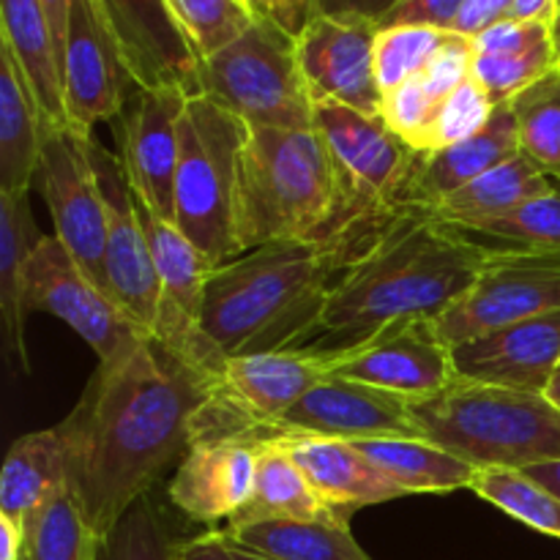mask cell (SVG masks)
I'll return each instance as SVG.
<instances>
[{
  "mask_svg": "<svg viewBox=\"0 0 560 560\" xmlns=\"http://www.w3.org/2000/svg\"><path fill=\"white\" fill-rule=\"evenodd\" d=\"M60 80L66 120L74 135H93L98 124L118 118L137 88L118 36L96 0H71Z\"/></svg>",
  "mask_w": 560,
  "mask_h": 560,
  "instance_id": "7c38bea8",
  "label": "cell"
},
{
  "mask_svg": "<svg viewBox=\"0 0 560 560\" xmlns=\"http://www.w3.org/2000/svg\"><path fill=\"white\" fill-rule=\"evenodd\" d=\"M498 104H492V98L487 96L485 88L470 77L454 93H448L435 109V118H432L430 131H427L424 140V153H435L441 148L457 145V142L474 137L487 120L492 118Z\"/></svg>",
  "mask_w": 560,
  "mask_h": 560,
  "instance_id": "60d3db41",
  "label": "cell"
},
{
  "mask_svg": "<svg viewBox=\"0 0 560 560\" xmlns=\"http://www.w3.org/2000/svg\"><path fill=\"white\" fill-rule=\"evenodd\" d=\"M27 195L0 191V320L3 342L11 355L27 370L25 348V268L42 241Z\"/></svg>",
  "mask_w": 560,
  "mask_h": 560,
  "instance_id": "4dcf8cb0",
  "label": "cell"
},
{
  "mask_svg": "<svg viewBox=\"0 0 560 560\" xmlns=\"http://www.w3.org/2000/svg\"><path fill=\"white\" fill-rule=\"evenodd\" d=\"M470 77H474V38L452 33L446 44L435 52V58L430 60V66L421 71L419 80L424 82L430 96L441 104L448 93L457 91Z\"/></svg>",
  "mask_w": 560,
  "mask_h": 560,
  "instance_id": "7bdbcfd3",
  "label": "cell"
},
{
  "mask_svg": "<svg viewBox=\"0 0 560 560\" xmlns=\"http://www.w3.org/2000/svg\"><path fill=\"white\" fill-rule=\"evenodd\" d=\"M350 262L334 241L266 244L211 271L200 328L219 361L299 348L320 331L323 306Z\"/></svg>",
  "mask_w": 560,
  "mask_h": 560,
  "instance_id": "3957f363",
  "label": "cell"
},
{
  "mask_svg": "<svg viewBox=\"0 0 560 560\" xmlns=\"http://www.w3.org/2000/svg\"><path fill=\"white\" fill-rule=\"evenodd\" d=\"M337 350L290 348L228 359L213 377V392L262 430H277L293 405L334 375Z\"/></svg>",
  "mask_w": 560,
  "mask_h": 560,
  "instance_id": "ffe728a7",
  "label": "cell"
},
{
  "mask_svg": "<svg viewBox=\"0 0 560 560\" xmlns=\"http://www.w3.org/2000/svg\"><path fill=\"white\" fill-rule=\"evenodd\" d=\"M520 153L550 178H560V66L512 98Z\"/></svg>",
  "mask_w": 560,
  "mask_h": 560,
  "instance_id": "836d02e7",
  "label": "cell"
},
{
  "mask_svg": "<svg viewBox=\"0 0 560 560\" xmlns=\"http://www.w3.org/2000/svg\"><path fill=\"white\" fill-rule=\"evenodd\" d=\"M186 102L189 93L184 88L137 85L115 118L118 159L131 191L167 222L175 219L173 189Z\"/></svg>",
  "mask_w": 560,
  "mask_h": 560,
  "instance_id": "e0dca14e",
  "label": "cell"
},
{
  "mask_svg": "<svg viewBox=\"0 0 560 560\" xmlns=\"http://www.w3.org/2000/svg\"><path fill=\"white\" fill-rule=\"evenodd\" d=\"M470 235L495 241L501 249L560 255V178H552L550 191L534 197L509 217L495 219Z\"/></svg>",
  "mask_w": 560,
  "mask_h": 560,
  "instance_id": "f35d334b",
  "label": "cell"
},
{
  "mask_svg": "<svg viewBox=\"0 0 560 560\" xmlns=\"http://www.w3.org/2000/svg\"><path fill=\"white\" fill-rule=\"evenodd\" d=\"M175 545L167 523L145 495L104 536L98 560H175Z\"/></svg>",
  "mask_w": 560,
  "mask_h": 560,
  "instance_id": "ab89813d",
  "label": "cell"
},
{
  "mask_svg": "<svg viewBox=\"0 0 560 560\" xmlns=\"http://www.w3.org/2000/svg\"><path fill=\"white\" fill-rule=\"evenodd\" d=\"M277 430L348 443L372 438H424L410 399L339 375L317 383L284 413Z\"/></svg>",
  "mask_w": 560,
  "mask_h": 560,
  "instance_id": "d6986e66",
  "label": "cell"
},
{
  "mask_svg": "<svg viewBox=\"0 0 560 560\" xmlns=\"http://www.w3.org/2000/svg\"><path fill=\"white\" fill-rule=\"evenodd\" d=\"M402 0H315L317 14L331 16H361L381 25Z\"/></svg>",
  "mask_w": 560,
  "mask_h": 560,
  "instance_id": "c3c4849f",
  "label": "cell"
},
{
  "mask_svg": "<svg viewBox=\"0 0 560 560\" xmlns=\"http://www.w3.org/2000/svg\"><path fill=\"white\" fill-rule=\"evenodd\" d=\"M85 145L107 208V246H104L107 290L124 306L126 315L153 339L159 315V277L148 235L135 208V191L118 156H109L93 135L85 137Z\"/></svg>",
  "mask_w": 560,
  "mask_h": 560,
  "instance_id": "2e32d148",
  "label": "cell"
},
{
  "mask_svg": "<svg viewBox=\"0 0 560 560\" xmlns=\"http://www.w3.org/2000/svg\"><path fill=\"white\" fill-rule=\"evenodd\" d=\"M438 102L430 96L424 82L416 80L405 82V85L394 88L383 96V115L388 129L408 142L416 153H424L427 131H430L432 118H435Z\"/></svg>",
  "mask_w": 560,
  "mask_h": 560,
  "instance_id": "b9f144b4",
  "label": "cell"
},
{
  "mask_svg": "<svg viewBox=\"0 0 560 560\" xmlns=\"http://www.w3.org/2000/svg\"><path fill=\"white\" fill-rule=\"evenodd\" d=\"M545 397L550 399V402L556 405V408L560 410V366H558L556 377H552V383H550V388H547V394H545Z\"/></svg>",
  "mask_w": 560,
  "mask_h": 560,
  "instance_id": "db71d44e",
  "label": "cell"
},
{
  "mask_svg": "<svg viewBox=\"0 0 560 560\" xmlns=\"http://www.w3.org/2000/svg\"><path fill=\"white\" fill-rule=\"evenodd\" d=\"M552 36H556V47L560 44V0L556 5V20H552Z\"/></svg>",
  "mask_w": 560,
  "mask_h": 560,
  "instance_id": "11a10c76",
  "label": "cell"
},
{
  "mask_svg": "<svg viewBox=\"0 0 560 560\" xmlns=\"http://www.w3.org/2000/svg\"><path fill=\"white\" fill-rule=\"evenodd\" d=\"M197 60H206L244 36L257 20L246 0H167Z\"/></svg>",
  "mask_w": 560,
  "mask_h": 560,
  "instance_id": "8d00e7d4",
  "label": "cell"
},
{
  "mask_svg": "<svg viewBox=\"0 0 560 560\" xmlns=\"http://www.w3.org/2000/svg\"><path fill=\"white\" fill-rule=\"evenodd\" d=\"M140 88H184L197 96L200 60L167 0H96Z\"/></svg>",
  "mask_w": 560,
  "mask_h": 560,
  "instance_id": "7402d4cb",
  "label": "cell"
},
{
  "mask_svg": "<svg viewBox=\"0 0 560 560\" xmlns=\"http://www.w3.org/2000/svg\"><path fill=\"white\" fill-rule=\"evenodd\" d=\"M44 11H47L49 22H52L55 42H58V55L63 58V44H66V25H69V5L71 0H42Z\"/></svg>",
  "mask_w": 560,
  "mask_h": 560,
  "instance_id": "816d5d0a",
  "label": "cell"
},
{
  "mask_svg": "<svg viewBox=\"0 0 560 560\" xmlns=\"http://www.w3.org/2000/svg\"><path fill=\"white\" fill-rule=\"evenodd\" d=\"M85 137L71 129H47L36 184L52 213L55 238L85 268L93 282L107 290V208L88 156Z\"/></svg>",
  "mask_w": 560,
  "mask_h": 560,
  "instance_id": "4fadbf2b",
  "label": "cell"
},
{
  "mask_svg": "<svg viewBox=\"0 0 560 560\" xmlns=\"http://www.w3.org/2000/svg\"><path fill=\"white\" fill-rule=\"evenodd\" d=\"M345 517L334 512L326 501L306 481L304 470L295 459L279 446L273 438L262 441L260 457H257L255 487L252 498L235 520L228 525L260 523V520H331ZM348 520V517H345Z\"/></svg>",
  "mask_w": 560,
  "mask_h": 560,
  "instance_id": "1f68e13d",
  "label": "cell"
},
{
  "mask_svg": "<svg viewBox=\"0 0 560 560\" xmlns=\"http://www.w3.org/2000/svg\"><path fill=\"white\" fill-rule=\"evenodd\" d=\"M135 208L148 235L159 277V315L153 326V342L197 375L213 381L222 370V361L213 355L211 345L202 337L200 317L208 277L217 266L173 222L153 213L137 195Z\"/></svg>",
  "mask_w": 560,
  "mask_h": 560,
  "instance_id": "30bf717a",
  "label": "cell"
},
{
  "mask_svg": "<svg viewBox=\"0 0 560 560\" xmlns=\"http://www.w3.org/2000/svg\"><path fill=\"white\" fill-rule=\"evenodd\" d=\"M470 0H402L381 27L388 25H427L441 27V31H454L459 14L465 11Z\"/></svg>",
  "mask_w": 560,
  "mask_h": 560,
  "instance_id": "ee69618b",
  "label": "cell"
},
{
  "mask_svg": "<svg viewBox=\"0 0 560 560\" xmlns=\"http://www.w3.org/2000/svg\"><path fill=\"white\" fill-rule=\"evenodd\" d=\"M25 310L58 317L98 361L126 353L148 334L131 320L124 306L88 277L55 235H44L25 268Z\"/></svg>",
  "mask_w": 560,
  "mask_h": 560,
  "instance_id": "8fae6325",
  "label": "cell"
},
{
  "mask_svg": "<svg viewBox=\"0 0 560 560\" xmlns=\"http://www.w3.org/2000/svg\"><path fill=\"white\" fill-rule=\"evenodd\" d=\"M463 381L547 394L560 366V310L452 348Z\"/></svg>",
  "mask_w": 560,
  "mask_h": 560,
  "instance_id": "44dd1931",
  "label": "cell"
},
{
  "mask_svg": "<svg viewBox=\"0 0 560 560\" xmlns=\"http://www.w3.org/2000/svg\"><path fill=\"white\" fill-rule=\"evenodd\" d=\"M213 381L175 361L151 337L98 361L80 402L60 421L69 487L88 523L107 536L191 446Z\"/></svg>",
  "mask_w": 560,
  "mask_h": 560,
  "instance_id": "6da1fadb",
  "label": "cell"
},
{
  "mask_svg": "<svg viewBox=\"0 0 560 560\" xmlns=\"http://www.w3.org/2000/svg\"><path fill=\"white\" fill-rule=\"evenodd\" d=\"M355 448L399 487L405 495L413 492H454L474 485L479 468L465 463L427 438H372L355 441Z\"/></svg>",
  "mask_w": 560,
  "mask_h": 560,
  "instance_id": "f546056e",
  "label": "cell"
},
{
  "mask_svg": "<svg viewBox=\"0 0 560 560\" xmlns=\"http://www.w3.org/2000/svg\"><path fill=\"white\" fill-rule=\"evenodd\" d=\"M560 310V255L492 249L463 299L454 301L435 328L448 348L512 323Z\"/></svg>",
  "mask_w": 560,
  "mask_h": 560,
  "instance_id": "9c48e42d",
  "label": "cell"
},
{
  "mask_svg": "<svg viewBox=\"0 0 560 560\" xmlns=\"http://www.w3.org/2000/svg\"><path fill=\"white\" fill-rule=\"evenodd\" d=\"M312 126L326 142L342 191L339 244L355 257L405 206L421 153L399 140L383 118L339 102H315Z\"/></svg>",
  "mask_w": 560,
  "mask_h": 560,
  "instance_id": "52a82bcc",
  "label": "cell"
},
{
  "mask_svg": "<svg viewBox=\"0 0 560 560\" xmlns=\"http://www.w3.org/2000/svg\"><path fill=\"white\" fill-rule=\"evenodd\" d=\"M520 153V131L512 104H498L492 118L468 140L441 148L435 153L419 156L416 173L410 178L405 206L432 208L443 197L454 195L479 175L490 173L498 164L509 162Z\"/></svg>",
  "mask_w": 560,
  "mask_h": 560,
  "instance_id": "cb8c5ba5",
  "label": "cell"
},
{
  "mask_svg": "<svg viewBox=\"0 0 560 560\" xmlns=\"http://www.w3.org/2000/svg\"><path fill=\"white\" fill-rule=\"evenodd\" d=\"M470 490L517 523L560 539V498L517 468H481Z\"/></svg>",
  "mask_w": 560,
  "mask_h": 560,
  "instance_id": "e575fe53",
  "label": "cell"
},
{
  "mask_svg": "<svg viewBox=\"0 0 560 560\" xmlns=\"http://www.w3.org/2000/svg\"><path fill=\"white\" fill-rule=\"evenodd\" d=\"M339 224H342V191L326 142L315 126L310 129H252L249 126L238 184L241 255L266 244H299V241L339 244Z\"/></svg>",
  "mask_w": 560,
  "mask_h": 560,
  "instance_id": "277c9868",
  "label": "cell"
},
{
  "mask_svg": "<svg viewBox=\"0 0 560 560\" xmlns=\"http://www.w3.org/2000/svg\"><path fill=\"white\" fill-rule=\"evenodd\" d=\"M550 175H545L534 162L517 153L509 162L492 167L490 173L465 184L454 195L443 197L430 211L446 228L470 235L485 228V224L495 222V219L509 217L534 197L550 191Z\"/></svg>",
  "mask_w": 560,
  "mask_h": 560,
  "instance_id": "4316f807",
  "label": "cell"
},
{
  "mask_svg": "<svg viewBox=\"0 0 560 560\" xmlns=\"http://www.w3.org/2000/svg\"><path fill=\"white\" fill-rule=\"evenodd\" d=\"M273 432L262 427L197 432L167 485L173 506L206 525L238 517L252 498L262 441Z\"/></svg>",
  "mask_w": 560,
  "mask_h": 560,
  "instance_id": "5bb4252c",
  "label": "cell"
},
{
  "mask_svg": "<svg viewBox=\"0 0 560 560\" xmlns=\"http://www.w3.org/2000/svg\"><path fill=\"white\" fill-rule=\"evenodd\" d=\"M558 58H560V44H558Z\"/></svg>",
  "mask_w": 560,
  "mask_h": 560,
  "instance_id": "9f6ffc18",
  "label": "cell"
},
{
  "mask_svg": "<svg viewBox=\"0 0 560 560\" xmlns=\"http://www.w3.org/2000/svg\"><path fill=\"white\" fill-rule=\"evenodd\" d=\"M558 66L556 38H547L514 52H474V80L485 88L492 104H506Z\"/></svg>",
  "mask_w": 560,
  "mask_h": 560,
  "instance_id": "74e56055",
  "label": "cell"
},
{
  "mask_svg": "<svg viewBox=\"0 0 560 560\" xmlns=\"http://www.w3.org/2000/svg\"><path fill=\"white\" fill-rule=\"evenodd\" d=\"M63 485L69 457L60 427L16 438L0 470V514L25 528L27 517Z\"/></svg>",
  "mask_w": 560,
  "mask_h": 560,
  "instance_id": "f1b7e54d",
  "label": "cell"
},
{
  "mask_svg": "<svg viewBox=\"0 0 560 560\" xmlns=\"http://www.w3.org/2000/svg\"><path fill=\"white\" fill-rule=\"evenodd\" d=\"M42 109L14 55L0 44V191L27 195L36 184L44 148Z\"/></svg>",
  "mask_w": 560,
  "mask_h": 560,
  "instance_id": "484cf974",
  "label": "cell"
},
{
  "mask_svg": "<svg viewBox=\"0 0 560 560\" xmlns=\"http://www.w3.org/2000/svg\"><path fill=\"white\" fill-rule=\"evenodd\" d=\"M427 441L476 468H517L560 457V410L545 394L487 383H452L441 394L413 402Z\"/></svg>",
  "mask_w": 560,
  "mask_h": 560,
  "instance_id": "5b68a950",
  "label": "cell"
},
{
  "mask_svg": "<svg viewBox=\"0 0 560 560\" xmlns=\"http://www.w3.org/2000/svg\"><path fill=\"white\" fill-rule=\"evenodd\" d=\"M273 441L295 459L317 495L345 517L355 509L405 498V492L388 481L353 443L282 430H277Z\"/></svg>",
  "mask_w": 560,
  "mask_h": 560,
  "instance_id": "603a6c76",
  "label": "cell"
},
{
  "mask_svg": "<svg viewBox=\"0 0 560 560\" xmlns=\"http://www.w3.org/2000/svg\"><path fill=\"white\" fill-rule=\"evenodd\" d=\"M337 350L334 375L421 402L459 381L435 320H405Z\"/></svg>",
  "mask_w": 560,
  "mask_h": 560,
  "instance_id": "9a60e30c",
  "label": "cell"
},
{
  "mask_svg": "<svg viewBox=\"0 0 560 560\" xmlns=\"http://www.w3.org/2000/svg\"><path fill=\"white\" fill-rule=\"evenodd\" d=\"M0 560H25V528L0 514Z\"/></svg>",
  "mask_w": 560,
  "mask_h": 560,
  "instance_id": "681fc988",
  "label": "cell"
},
{
  "mask_svg": "<svg viewBox=\"0 0 560 560\" xmlns=\"http://www.w3.org/2000/svg\"><path fill=\"white\" fill-rule=\"evenodd\" d=\"M512 3L514 0H470L463 14H459L454 33H463V36L474 38L476 33L490 27L492 22L506 20L509 11H512Z\"/></svg>",
  "mask_w": 560,
  "mask_h": 560,
  "instance_id": "7dc6e473",
  "label": "cell"
},
{
  "mask_svg": "<svg viewBox=\"0 0 560 560\" xmlns=\"http://www.w3.org/2000/svg\"><path fill=\"white\" fill-rule=\"evenodd\" d=\"M222 530L235 547L266 560H372L345 517L260 520Z\"/></svg>",
  "mask_w": 560,
  "mask_h": 560,
  "instance_id": "83f0119b",
  "label": "cell"
},
{
  "mask_svg": "<svg viewBox=\"0 0 560 560\" xmlns=\"http://www.w3.org/2000/svg\"><path fill=\"white\" fill-rule=\"evenodd\" d=\"M249 126L208 96H189L180 118L173 224L213 262L233 260L238 246L241 159Z\"/></svg>",
  "mask_w": 560,
  "mask_h": 560,
  "instance_id": "8992f818",
  "label": "cell"
},
{
  "mask_svg": "<svg viewBox=\"0 0 560 560\" xmlns=\"http://www.w3.org/2000/svg\"><path fill=\"white\" fill-rule=\"evenodd\" d=\"M525 474H528L530 479L539 481L541 487H547L552 495L560 498V457L547 459V463L530 465V468H525Z\"/></svg>",
  "mask_w": 560,
  "mask_h": 560,
  "instance_id": "f5cc1de1",
  "label": "cell"
},
{
  "mask_svg": "<svg viewBox=\"0 0 560 560\" xmlns=\"http://www.w3.org/2000/svg\"><path fill=\"white\" fill-rule=\"evenodd\" d=\"M197 96H208L252 129H310L315 118L295 36L257 16L249 31L200 60Z\"/></svg>",
  "mask_w": 560,
  "mask_h": 560,
  "instance_id": "ba28073f",
  "label": "cell"
},
{
  "mask_svg": "<svg viewBox=\"0 0 560 560\" xmlns=\"http://www.w3.org/2000/svg\"><path fill=\"white\" fill-rule=\"evenodd\" d=\"M175 560H266L260 556L241 550L228 539L222 528H213L208 534L195 536L175 545Z\"/></svg>",
  "mask_w": 560,
  "mask_h": 560,
  "instance_id": "f6af8a7d",
  "label": "cell"
},
{
  "mask_svg": "<svg viewBox=\"0 0 560 560\" xmlns=\"http://www.w3.org/2000/svg\"><path fill=\"white\" fill-rule=\"evenodd\" d=\"M102 539L74 490L63 485L27 517L25 560H98Z\"/></svg>",
  "mask_w": 560,
  "mask_h": 560,
  "instance_id": "d6a6232c",
  "label": "cell"
},
{
  "mask_svg": "<svg viewBox=\"0 0 560 560\" xmlns=\"http://www.w3.org/2000/svg\"><path fill=\"white\" fill-rule=\"evenodd\" d=\"M0 44L9 47L36 96L47 129H69L52 22L42 0H0Z\"/></svg>",
  "mask_w": 560,
  "mask_h": 560,
  "instance_id": "d4e9b609",
  "label": "cell"
},
{
  "mask_svg": "<svg viewBox=\"0 0 560 560\" xmlns=\"http://www.w3.org/2000/svg\"><path fill=\"white\" fill-rule=\"evenodd\" d=\"M255 16L284 27L290 36H299L310 25L315 11V0H246Z\"/></svg>",
  "mask_w": 560,
  "mask_h": 560,
  "instance_id": "bcb514c9",
  "label": "cell"
},
{
  "mask_svg": "<svg viewBox=\"0 0 560 560\" xmlns=\"http://www.w3.org/2000/svg\"><path fill=\"white\" fill-rule=\"evenodd\" d=\"M454 31L427 25H388L375 38V74L386 96L394 88L416 80Z\"/></svg>",
  "mask_w": 560,
  "mask_h": 560,
  "instance_id": "d590c367",
  "label": "cell"
},
{
  "mask_svg": "<svg viewBox=\"0 0 560 560\" xmlns=\"http://www.w3.org/2000/svg\"><path fill=\"white\" fill-rule=\"evenodd\" d=\"M556 5L558 0H514L509 16L525 22H550L552 25V20H556Z\"/></svg>",
  "mask_w": 560,
  "mask_h": 560,
  "instance_id": "f907efd6",
  "label": "cell"
},
{
  "mask_svg": "<svg viewBox=\"0 0 560 560\" xmlns=\"http://www.w3.org/2000/svg\"><path fill=\"white\" fill-rule=\"evenodd\" d=\"M381 25L361 16L315 14L295 36L301 71L312 102H339L364 115H383L375 74V38Z\"/></svg>",
  "mask_w": 560,
  "mask_h": 560,
  "instance_id": "ac0fdd59",
  "label": "cell"
},
{
  "mask_svg": "<svg viewBox=\"0 0 560 560\" xmlns=\"http://www.w3.org/2000/svg\"><path fill=\"white\" fill-rule=\"evenodd\" d=\"M490 252L430 208L402 206L339 271L320 331L342 337V348L394 323L435 320L468 293Z\"/></svg>",
  "mask_w": 560,
  "mask_h": 560,
  "instance_id": "7a4b0ae2",
  "label": "cell"
}]
</instances>
